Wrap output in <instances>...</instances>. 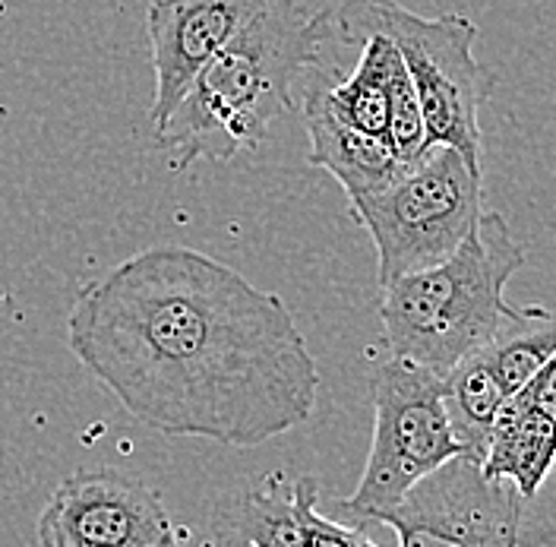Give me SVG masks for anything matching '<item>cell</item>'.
<instances>
[{
  "instance_id": "cell-1",
  "label": "cell",
  "mask_w": 556,
  "mask_h": 547,
  "mask_svg": "<svg viewBox=\"0 0 556 547\" xmlns=\"http://www.w3.org/2000/svg\"><path fill=\"white\" fill-rule=\"evenodd\" d=\"M76 361L168 437L260 446L304 424L319 364L291 308L184 244L146 247L76 291Z\"/></svg>"
},
{
  "instance_id": "cell-2",
  "label": "cell",
  "mask_w": 556,
  "mask_h": 547,
  "mask_svg": "<svg viewBox=\"0 0 556 547\" xmlns=\"http://www.w3.org/2000/svg\"><path fill=\"white\" fill-rule=\"evenodd\" d=\"M332 33V10L313 13L301 0H269L200 70L165 127L155 130L174 172L253 152L294 108L304 73L323 61Z\"/></svg>"
},
{
  "instance_id": "cell-3",
  "label": "cell",
  "mask_w": 556,
  "mask_h": 547,
  "mask_svg": "<svg viewBox=\"0 0 556 547\" xmlns=\"http://www.w3.org/2000/svg\"><path fill=\"white\" fill-rule=\"evenodd\" d=\"M521 266L525 250L506 219L481 212L446 260L382 285L380 323L389 355L446 376L516 313L506 285Z\"/></svg>"
},
{
  "instance_id": "cell-4",
  "label": "cell",
  "mask_w": 556,
  "mask_h": 547,
  "mask_svg": "<svg viewBox=\"0 0 556 547\" xmlns=\"http://www.w3.org/2000/svg\"><path fill=\"white\" fill-rule=\"evenodd\" d=\"M336 33L348 41L386 35L415 83L427 146H452L481 169V108L496 76L475 58L478 26L462 16H420L399 0H345L336 13Z\"/></svg>"
},
{
  "instance_id": "cell-5",
  "label": "cell",
  "mask_w": 556,
  "mask_h": 547,
  "mask_svg": "<svg viewBox=\"0 0 556 547\" xmlns=\"http://www.w3.org/2000/svg\"><path fill=\"white\" fill-rule=\"evenodd\" d=\"M484 172L452 146H427L380 190L348 200L351 219L377 247V278L389 285L446 260L481 219Z\"/></svg>"
},
{
  "instance_id": "cell-6",
  "label": "cell",
  "mask_w": 556,
  "mask_h": 547,
  "mask_svg": "<svg viewBox=\"0 0 556 547\" xmlns=\"http://www.w3.org/2000/svg\"><path fill=\"white\" fill-rule=\"evenodd\" d=\"M370 396L374 440L364 475L354 494L339 500L342 515L361 532L382 522L417 481L462 452L443 406V376L389 358L374 374Z\"/></svg>"
},
{
  "instance_id": "cell-7",
  "label": "cell",
  "mask_w": 556,
  "mask_h": 547,
  "mask_svg": "<svg viewBox=\"0 0 556 547\" xmlns=\"http://www.w3.org/2000/svg\"><path fill=\"white\" fill-rule=\"evenodd\" d=\"M525 497L516 484L490 478L475 456H452L417 481L380 525L399 547H521Z\"/></svg>"
},
{
  "instance_id": "cell-8",
  "label": "cell",
  "mask_w": 556,
  "mask_h": 547,
  "mask_svg": "<svg viewBox=\"0 0 556 547\" xmlns=\"http://www.w3.org/2000/svg\"><path fill=\"white\" fill-rule=\"evenodd\" d=\"M35 532L38 547H159L174 535L159 490L117 469H83L61 481Z\"/></svg>"
},
{
  "instance_id": "cell-9",
  "label": "cell",
  "mask_w": 556,
  "mask_h": 547,
  "mask_svg": "<svg viewBox=\"0 0 556 547\" xmlns=\"http://www.w3.org/2000/svg\"><path fill=\"white\" fill-rule=\"evenodd\" d=\"M269 0H152L146 10V35L152 45L155 96L149 108L152 130H162L187 96L200 70L247 29Z\"/></svg>"
},
{
  "instance_id": "cell-10",
  "label": "cell",
  "mask_w": 556,
  "mask_h": 547,
  "mask_svg": "<svg viewBox=\"0 0 556 547\" xmlns=\"http://www.w3.org/2000/svg\"><path fill=\"white\" fill-rule=\"evenodd\" d=\"M298 99H301V114H304L307 139H311L307 162L313 169L336 177L339 187L345 190V200H357L370 190H380L382 184H389L402 172L405 162L395 156L392 142L367 137L332 114L313 70L304 73L298 86Z\"/></svg>"
},
{
  "instance_id": "cell-11",
  "label": "cell",
  "mask_w": 556,
  "mask_h": 547,
  "mask_svg": "<svg viewBox=\"0 0 556 547\" xmlns=\"http://www.w3.org/2000/svg\"><path fill=\"white\" fill-rule=\"evenodd\" d=\"M481 465L490 478L509 481L525 500H534L556 465V424L519 396H509Z\"/></svg>"
},
{
  "instance_id": "cell-12",
  "label": "cell",
  "mask_w": 556,
  "mask_h": 547,
  "mask_svg": "<svg viewBox=\"0 0 556 547\" xmlns=\"http://www.w3.org/2000/svg\"><path fill=\"white\" fill-rule=\"evenodd\" d=\"M506 399L509 396L503 393V386L486 371V364L478 355H468L443 376V406L450 418V431L465 456H475L484 462L493 424L506 406Z\"/></svg>"
},
{
  "instance_id": "cell-13",
  "label": "cell",
  "mask_w": 556,
  "mask_h": 547,
  "mask_svg": "<svg viewBox=\"0 0 556 547\" xmlns=\"http://www.w3.org/2000/svg\"><path fill=\"white\" fill-rule=\"evenodd\" d=\"M556 351V310L516 308L490 343L475 351L496 376L506 396H516L521 386L544 368Z\"/></svg>"
},
{
  "instance_id": "cell-14",
  "label": "cell",
  "mask_w": 556,
  "mask_h": 547,
  "mask_svg": "<svg viewBox=\"0 0 556 547\" xmlns=\"http://www.w3.org/2000/svg\"><path fill=\"white\" fill-rule=\"evenodd\" d=\"M241 535L250 547H304V525L291 481L273 475L263 487L243 494Z\"/></svg>"
},
{
  "instance_id": "cell-15",
  "label": "cell",
  "mask_w": 556,
  "mask_h": 547,
  "mask_svg": "<svg viewBox=\"0 0 556 547\" xmlns=\"http://www.w3.org/2000/svg\"><path fill=\"white\" fill-rule=\"evenodd\" d=\"M294 490V504L301 513V525H304V547H367L370 538L345 522H336L329 515L319 513V484L304 475V478L291 481Z\"/></svg>"
},
{
  "instance_id": "cell-16",
  "label": "cell",
  "mask_w": 556,
  "mask_h": 547,
  "mask_svg": "<svg viewBox=\"0 0 556 547\" xmlns=\"http://www.w3.org/2000/svg\"><path fill=\"white\" fill-rule=\"evenodd\" d=\"M516 396L556 424V351L544 361V368L521 386Z\"/></svg>"
},
{
  "instance_id": "cell-17",
  "label": "cell",
  "mask_w": 556,
  "mask_h": 547,
  "mask_svg": "<svg viewBox=\"0 0 556 547\" xmlns=\"http://www.w3.org/2000/svg\"><path fill=\"white\" fill-rule=\"evenodd\" d=\"M159 547H177V538H174V535H172L168 542H162V545H159Z\"/></svg>"
},
{
  "instance_id": "cell-18",
  "label": "cell",
  "mask_w": 556,
  "mask_h": 547,
  "mask_svg": "<svg viewBox=\"0 0 556 547\" xmlns=\"http://www.w3.org/2000/svg\"><path fill=\"white\" fill-rule=\"evenodd\" d=\"M367 547H380V545H374V542H370V545H367Z\"/></svg>"
}]
</instances>
